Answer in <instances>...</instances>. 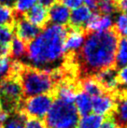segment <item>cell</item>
I'll list each match as a JSON object with an SVG mask.
<instances>
[{
  "label": "cell",
  "instance_id": "ffe728a7",
  "mask_svg": "<svg viewBox=\"0 0 127 128\" xmlns=\"http://www.w3.org/2000/svg\"><path fill=\"white\" fill-rule=\"evenodd\" d=\"M115 63L120 68L127 64V38H120L118 39L115 52Z\"/></svg>",
  "mask_w": 127,
  "mask_h": 128
},
{
  "label": "cell",
  "instance_id": "ac0fdd59",
  "mask_svg": "<svg viewBox=\"0 0 127 128\" xmlns=\"http://www.w3.org/2000/svg\"><path fill=\"white\" fill-rule=\"evenodd\" d=\"M80 87L82 92L87 94L91 97L98 96L101 92H103V88L99 84V82L96 80V78L92 77L83 78L80 82Z\"/></svg>",
  "mask_w": 127,
  "mask_h": 128
},
{
  "label": "cell",
  "instance_id": "7402d4cb",
  "mask_svg": "<svg viewBox=\"0 0 127 128\" xmlns=\"http://www.w3.org/2000/svg\"><path fill=\"white\" fill-rule=\"evenodd\" d=\"M116 119L120 124L127 125V94L122 96L116 104Z\"/></svg>",
  "mask_w": 127,
  "mask_h": 128
},
{
  "label": "cell",
  "instance_id": "9a60e30c",
  "mask_svg": "<svg viewBox=\"0 0 127 128\" xmlns=\"http://www.w3.org/2000/svg\"><path fill=\"white\" fill-rule=\"evenodd\" d=\"M77 94L76 87L71 82H61L56 88V96L59 100H62L66 103L74 102Z\"/></svg>",
  "mask_w": 127,
  "mask_h": 128
},
{
  "label": "cell",
  "instance_id": "cb8c5ba5",
  "mask_svg": "<svg viewBox=\"0 0 127 128\" xmlns=\"http://www.w3.org/2000/svg\"><path fill=\"white\" fill-rule=\"evenodd\" d=\"M115 30L118 35H120L122 38H127V13L122 12L114 20Z\"/></svg>",
  "mask_w": 127,
  "mask_h": 128
},
{
  "label": "cell",
  "instance_id": "5bb4252c",
  "mask_svg": "<svg viewBox=\"0 0 127 128\" xmlns=\"http://www.w3.org/2000/svg\"><path fill=\"white\" fill-rule=\"evenodd\" d=\"M24 18L31 24L38 27H44L49 21L48 18V10L40 5H35L30 8L24 15Z\"/></svg>",
  "mask_w": 127,
  "mask_h": 128
},
{
  "label": "cell",
  "instance_id": "9c48e42d",
  "mask_svg": "<svg viewBox=\"0 0 127 128\" xmlns=\"http://www.w3.org/2000/svg\"><path fill=\"white\" fill-rule=\"evenodd\" d=\"M114 24V20L111 15L92 14L87 24L85 25L91 33H101L110 31Z\"/></svg>",
  "mask_w": 127,
  "mask_h": 128
},
{
  "label": "cell",
  "instance_id": "8992f818",
  "mask_svg": "<svg viewBox=\"0 0 127 128\" xmlns=\"http://www.w3.org/2000/svg\"><path fill=\"white\" fill-rule=\"evenodd\" d=\"M53 102L50 94H42L24 98L20 106V111L30 118L43 119L46 117Z\"/></svg>",
  "mask_w": 127,
  "mask_h": 128
},
{
  "label": "cell",
  "instance_id": "1f68e13d",
  "mask_svg": "<svg viewBox=\"0 0 127 128\" xmlns=\"http://www.w3.org/2000/svg\"><path fill=\"white\" fill-rule=\"evenodd\" d=\"M100 128H122V127H120V124L116 120L108 119V120L103 122V124L100 126Z\"/></svg>",
  "mask_w": 127,
  "mask_h": 128
},
{
  "label": "cell",
  "instance_id": "d590c367",
  "mask_svg": "<svg viewBox=\"0 0 127 128\" xmlns=\"http://www.w3.org/2000/svg\"><path fill=\"white\" fill-rule=\"evenodd\" d=\"M8 115H10V114L7 113L6 111L0 110V127H1L2 125H4V124L6 122V121H7L8 118Z\"/></svg>",
  "mask_w": 127,
  "mask_h": 128
},
{
  "label": "cell",
  "instance_id": "52a82bcc",
  "mask_svg": "<svg viewBox=\"0 0 127 128\" xmlns=\"http://www.w3.org/2000/svg\"><path fill=\"white\" fill-rule=\"evenodd\" d=\"M12 27L14 34H16V36L25 43L31 42L41 31L40 27L31 24L24 18V16L19 15H14Z\"/></svg>",
  "mask_w": 127,
  "mask_h": 128
},
{
  "label": "cell",
  "instance_id": "83f0119b",
  "mask_svg": "<svg viewBox=\"0 0 127 128\" xmlns=\"http://www.w3.org/2000/svg\"><path fill=\"white\" fill-rule=\"evenodd\" d=\"M12 25H0V44H10L13 38Z\"/></svg>",
  "mask_w": 127,
  "mask_h": 128
},
{
  "label": "cell",
  "instance_id": "8fae6325",
  "mask_svg": "<svg viewBox=\"0 0 127 128\" xmlns=\"http://www.w3.org/2000/svg\"><path fill=\"white\" fill-rule=\"evenodd\" d=\"M86 36L85 33L80 28H73L67 31L64 39V49L68 52H77L81 50L84 45Z\"/></svg>",
  "mask_w": 127,
  "mask_h": 128
},
{
  "label": "cell",
  "instance_id": "f1b7e54d",
  "mask_svg": "<svg viewBox=\"0 0 127 128\" xmlns=\"http://www.w3.org/2000/svg\"><path fill=\"white\" fill-rule=\"evenodd\" d=\"M24 128H47V126L42 120L36 118H30L25 122Z\"/></svg>",
  "mask_w": 127,
  "mask_h": 128
},
{
  "label": "cell",
  "instance_id": "4dcf8cb0",
  "mask_svg": "<svg viewBox=\"0 0 127 128\" xmlns=\"http://www.w3.org/2000/svg\"><path fill=\"white\" fill-rule=\"evenodd\" d=\"M61 1H62V4H64L69 10L76 8L84 3V0H61Z\"/></svg>",
  "mask_w": 127,
  "mask_h": 128
},
{
  "label": "cell",
  "instance_id": "484cf974",
  "mask_svg": "<svg viewBox=\"0 0 127 128\" xmlns=\"http://www.w3.org/2000/svg\"><path fill=\"white\" fill-rule=\"evenodd\" d=\"M14 14L11 8L0 5V25H12Z\"/></svg>",
  "mask_w": 127,
  "mask_h": 128
},
{
  "label": "cell",
  "instance_id": "603a6c76",
  "mask_svg": "<svg viewBox=\"0 0 127 128\" xmlns=\"http://www.w3.org/2000/svg\"><path fill=\"white\" fill-rule=\"evenodd\" d=\"M38 0H14L13 3V14L24 16L27 11L36 5Z\"/></svg>",
  "mask_w": 127,
  "mask_h": 128
},
{
  "label": "cell",
  "instance_id": "3957f363",
  "mask_svg": "<svg viewBox=\"0 0 127 128\" xmlns=\"http://www.w3.org/2000/svg\"><path fill=\"white\" fill-rule=\"evenodd\" d=\"M18 78L25 97L50 94L56 83L52 76V70L32 68L24 64L18 75Z\"/></svg>",
  "mask_w": 127,
  "mask_h": 128
},
{
  "label": "cell",
  "instance_id": "8d00e7d4",
  "mask_svg": "<svg viewBox=\"0 0 127 128\" xmlns=\"http://www.w3.org/2000/svg\"><path fill=\"white\" fill-rule=\"evenodd\" d=\"M118 7L122 12L127 13V0H120L119 4H118Z\"/></svg>",
  "mask_w": 127,
  "mask_h": 128
},
{
  "label": "cell",
  "instance_id": "60d3db41",
  "mask_svg": "<svg viewBox=\"0 0 127 128\" xmlns=\"http://www.w3.org/2000/svg\"><path fill=\"white\" fill-rule=\"evenodd\" d=\"M126 128H127V125H126Z\"/></svg>",
  "mask_w": 127,
  "mask_h": 128
},
{
  "label": "cell",
  "instance_id": "f35d334b",
  "mask_svg": "<svg viewBox=\"0 0 127 128\" xmlns=\"http://www.w3.org/2000/svg\"><path fill=\"white\" fill-rule=\"evenodd\" d=\"M0 110H1V100H0Z\"/></svg>",
  "mask_w": 127,
  "mask_h": 128
},
{
  "label": "cell",
  "instance_id": "4316f807",
  "mask_svg": "<svg viewBox=\"0 0 127 128\" xmlns=\"http://www.w3.org/2000/svg\"><path fill=\"white\" fill-rule=\"evenodd\" d=\"M97 8L102 14L111 15L116 10V4L114 0H97Z\"/></svg>",
  "mask_w": 127,
  "mask_h": 128
},
{
  "label": "cell",
  "instance_id": "44dd1931",
  "mask_svg": "<svg viewBox=\"0 0 127 128\" xmlns=\"http://www.w3.org/2000/svg\"><path fill=\"white\" fill-rule=\"evenodd\" d=\"M27 116L20 110L8 115V118L4 124L5 128H24V124Z\"/></svg>",
  "mask_w": 127,
  "mask_h": 128
},
{
  "label": "cell",
  "instance_id": "7c38bea8",
  "mask_svg": "<svg viewBox=\"0 0 127 128\" xmlns=\"http://www.w3.org/2000/svg\"><path fill=\"white\" fill-rule=\"evenodd\" d=\"M95 78L99 82L101 87L106 89L108 91H114L119 86L117 71L112 68H105L96 72Z\"/></svg>",
  "mask_w": 127,
  "mask_h": 128
},
{
  "label": "cell",
  "instance_id": "d4e9b609",
  "mask_svg": "<svg viewBox=\"0 0 127 128\" xmlns=\"http://www.w3.org/2000/svg\"><path fill=\"white\" fill-rule=\"evenodd\" d=\"M13 60L10 57H0V82L11 77Z\"/></svg>",
  "mask_w": 127,
  "mask_h": 128
},
{
  "label": "cell",
  "instance_id": "74e56055",
  "mask_svg": "<svg viewBox=\"0 0 127 128\" xmlns=\"http://www.w3.org/2000/svg\"><path fill=\"white\" fill-rule=\"evenodd\" d=\"M14 0H0V5L2 6H7V7L11 8L13 6Z\"/></svg>",
  "mask_w": 127,
  "mask_h": 128
},
{
  "label": "cell",
  "instance_id": "4fadbf2b",
  "mask_svg": "<svg viewBox=\"0 0 127 128\" xmlns=\"http://www.w3.org/2000/svg\"><path fill=\"white\" fill-rule=\"evenodd\" d=\"M92 14L94 13L92 10H90L84 5H81L76 8H73L72 11H70L69 22L74 28H80L87 24V22L91 19Z\"/></svg>",
  "mask_w": 127,
  "mask_h": 128
},
{
  "label": "cell",
  "instance_id": "30bf717a",
  "mask_svg": "<svg viewBox=\"0 0 127 128\" xmlns=\"http://www.w3.org/2000/svg\"><path fill=\"white\" fill-rule=\"evenodd\" d=\"M48 18L53 24L64 26L69 22L70 10L64 4L56 2L52 7H50V10H48Z\"/></svg>",
  "mask_w": 127,
  "mask_h": 128
},
{
  "label": "cell",
  "instance_id": "f546056e",
  "mask_svg": "<svg viewBox=\"0 0 127 128\" xmlns=\"http://www.w3.org/2000/svg\"><path fill=\"white\" fill-rule=\"evenodd\" d=\"M119 85H122L124 88L127 89V64L124 66H120L119 71H117Z\"/></svg>",
  "mask_w": 127,
  "mask_h": 128
},
{
  "label": "cell",
  "instance_id": "ab89813d",
  "mask_svg": "<svg viewBox=\"0 0 127 128\" xmlns=\"http://www.w3.org/2000/svg\"><path fill=\"white\" fill-rule=\"evenodd\" d=\"M0 128H3V127H0Z\"/></svg>",
  "mask_w": 127,
  "mask_h": 128
},
{
  "label": "cell",
  "instance_id": "d6a6232c",
  "mask_svg": "<svg viewBox=\"0 0 127 128\" xmlns=\"http://www.w3.org/2000/svg\"><path fill=\"white\" fill-rule=\"evenodd\" d=\"M10 54V44H0V57H5Z\"/></svg>",
  "mask_w": 127,
  "mask_h": 128
},
{
  "label": "cell",
  "instance_id": "e575fe53",
  "mask_svg": "<svg viewBox=\"0 0 127 128\" xmlns=\"http://www.w3.org/2000/svg\"><path fill=\"white\" fill-rule=\"evenodd\" d=\"M38 1L39 2V5H40V6H42V7L48 8L52 7L54 3H56L57 0H38Z\"/></svg>",
  "mask_w": 127,
  "mask_h": 128
},
{
  "label": "cell",
  "instance_id": "277c9868",
  "mask_svg": "<svg viewBox=\"0 0 127 128\" xmlns=\"http://www.w3.org/2000/svg\"><path fill=\"white\" fill-rule=\"evenodd\" d=\"M80 119L77 110L72 103L56 99L45 117L47 128H76Z\"/></svg>",
  "mask_w": 127,
  "mask_h": 128
},
{
  "label": "cell",
  "instance_id": "ba28073f",
  "mask_svg": "<svg viewBox=\"0 0 127 128\" xmlns=\"http://www.w3.org/2000/svg\"><path fill=\"white\" fill-rule=\"evenodd\" d=\"M116 108V101L111 94L101 92L92 97V111L100 116H108Z\"/></svg>",
  "mask_w": 127,
  "mask_h": 128
},
{
  "label": "cell",
  "instance_id": "d6986e66",
  "mask_svg": "<svg viewBox=\"0 0 127 128\" xmlns=\"http://www.w3.org/2000/svg\"><path fill=\"white\" fill-rule=\"evenodd\" d=\"M10 58L13 60L20 61L26 55V50H27V45L24 41L22 39L18 38L15 36L10 41Z\"/></svg>",
  "mask_w": 127,
  "mask_h": 128
},
{
  "label": "cell",
  "instance_id": "836d02e7",
  "mask_svg": "<svg viewBox=\"0 0 127 128\" xmlns=\"http://www.w3.org/2000/svg\"><path fill=\"white\" fill-rule=\"evenodd\" d=\"M83 4L84 6H86L92 10H94L97 8V0H84Z\"/></svg>",
  "mask_w": 127,
  "mask_h": 128
},
{
  "label": "cell",
  "instance_id": "e0dca14e",
  "mask_svg": "<svg viewBox=\"0 0 127 128\" xmlns=\"http://www.w3.org/2000/svg\"><path fill=\"white\" fill-rule=\"evenodd\" d=\"M104 122V117L100 116L94 112H90L81 116L78 119V128H100Z\"/></svg>",
  "mask_w": 127,
  "mask_h": 128
},
{
  "label": "cell",
  "instance_id": "2e32d148",
  "mask_svg": "<svg viewBox=\"0 0 127 128\" xmlns=\"http://www.w3.org/2000/svg\"><path fill=\"white\" fill-rule=\"evenodd\" d=\"M73 105L78 115L83 116L92 112V97L84 92H77Z\"/></svg>",
  "mask_w": 127,
  "mask_h": 128
},
{
  "label": "cell",
  "instance_id": "7a4b0ae2",
  "mask_svg": "<svg viewBox=\"0 0 127 128\" xmlns=\"http://www.w3.org/2000/svg\"><path fill=\"white\" fill-rule=\"evenodd\" d=\"M118 36L113 31L91 33L80 50L78 59L86 72L96 73L115 64Z\"/></svg>",
  "mask_w": 127,
  "mask_h": 128
},
{
  "label": "cell",
  "instance_id": "6da1fadb",
  "mask_svg": "<svg viewBox=\"0 0 127 128\" xmlns=\"http://www.w3.org/2000/svg\"><path fill=\"white\" fill-rule=\"evenodd\" d=\"M67 29L63 25L45 26L38 36L29 42L26 58L30 66L45 70H52L61 63L66 54L64 39Z\"/></svg>",
  "mask_w": 127,
  "mask_h": 128
},
{
  "label": "cell",
  "instance_id": "5b68a950",
  "mask_svg": "<svg viewBox=\"0 0 127 128\" xmlns=\"http://www.w3.org/2000/svg\"><path fill=\"white\" fill-rule=\"evenodd\" d=\"M24 92L19 78L10 77L0 82L1 110L11 114L20 110L24 100Z\"/></svg>",
  "mask_w": 127,
  "mask_h": 128
}]
</instances>
